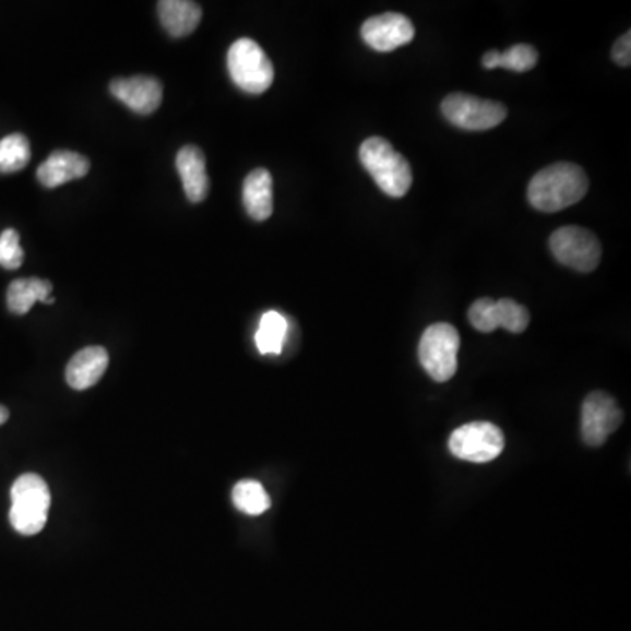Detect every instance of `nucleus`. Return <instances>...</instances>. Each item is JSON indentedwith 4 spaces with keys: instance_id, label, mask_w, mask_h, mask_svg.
<instances>
[{
    "instance_id": "obj_1",
    "label": "nucleus",
    "mask_w": 631,
    "mask_h": 631,
    "mask_svg": "<svg viewBox=\"0 0 631 631\" xmlns=\"http://www.w3.org/2000/svg\"><path fill=\"white\" fill-rule=\"evenodd\" d=\"M590 181L579 165L556 162L538 170L528 184V201L543 213H558L586 197Z\"/></svg>"
},
{
    "instance_id": "obj_2",
    "label": "nucleus",
    "mask_w": 631,
    "mask_h": 631,
    "mask_svg": "<svg viewBox=\"0 0 631 631\" xmlns=\"http://www.w3.org/2000/svg\"><path fill=\"white\" fill-rule=\"evenodd\" d=\"M360 160L386 195L401 199L409 192L413 184L409 162L386 139H367L360 147Z\"/></svg>"
},
{
    "instance_id": "obj_3",
    "label": "nucleus",
    "mask_w": 631,
    "mask_h": 631,
    "mask_svg": "<svg viewBox=\"0 0 631 631\" xmlns=\"http://www.w3.org/2000/svg\"><path fill=\"white\" fill-rule=\"evenodd\" d=\"M49 503L46 480L37 474H23L11 488V525L22 535L39 534L48 521Z\"/></svg>"
},
{
    "instance_id": "obj_4",
    "label": "nucleus",
    "mask_w": 631,
    "mask_h": 631,
    "mask_svg": "<svg viewBox=\"0 0 631 631\" xmlns=\"http://www.w3.org/2000/svg\"><path fill=\"white\" fill-rule=\"evenodd\" d=\"M227 68L230 78L242 92L260 95L274 83V66L262 46L242 37L228 49Z\"/></svg>"
},
{
    "instance_id": "obj_5",
    "label": "nucleus",
    "mask_w": 631,
    "mask_h": 631,
    "mask_svg": "<svg viewBox=\"0 0 631 631\" xmlns=\"http://www.w3.org/2000/svg\"><path fill=\"white\" fill-rule=\"evenodd\" d=\"M460 334L450 323H436L422 332L419 361L437 383H445L459 370Z\"/></svg>"
},
{
    "instance_id": "obj_6",
    "label": "nucleus",
    "mask_w": 631,
    "mask_h": 631,
    "mask_svg": "<svg viewBox=\"0 0 631 631\" xmlns=\"http://www.w3.org/2000/svg\"><path fill=\"white\" fill-rule=\"evenodd\" d=\"M549 248L555 259L574 271H595L600 265L602 246L593 231L583 227H561L552 231Z\"/></svg>"
},
{
    "instance_id": "obj_7",
    "label": "nucleus",
    "mask_w": 631,
    "mask_h": 631,
    "mask_svg": "<svg viewBox=\"0 0 631 631\" xmlns=\"http://www.w3.org/2000/svg\"><path fill=\"white\" fill-rule=\"evenodd\" d=\"M440 109L450 123L459 129L471 130V132L495 129L508 116V109L503 104L488 100V98L474 97V95L459 94V92L448 95Z\"/></svg>"
},
{
    "instance_id": "obj_8",
    "label": "nucleus",
    "mask_w": 631,
    "mask_h": 631,
    "mask_svg": "<svg viewBox=\"0 0 631 631\" xmlns=\"http://www.w3.org/2000/svg\"><path fill=\"white\" fill-rule=\"evenodd\" d=\"M505 437L502 430L488 421L463 425L453 431L450 451L454 459L463 462L488 463L502 454Z\"/></svg>"
},
{
    "instance_id": "obj_9",
    "label": "nucleus",
    "mask_w": 631,
    "mask_h": 631,
    "mask_svg": "<svg viewBox=\"0 0 631 631\" xmlns=\"http://www.w3.org/2000/svg\"><path fill=\"white\" fill-rule=\"evenodd\" d=\"M622 413L612 396L604 392H593L586 396L581 413V436L592 448H598L618 430Z\"/></svg>"
},
{
    "instance_id": "obj_10",
    "label": "nucleus",
    "mask_w": 631,
    "mask_h": 631,
    "mask_svg": "<svg viewBox=\"0 0 631 631\" xmlns=\"http://www.w3.org/2000/svg\"><path fill=\"white\" fill-rule=\"evenodd\" d=\"M416 28L407 16L401 13H384L367 20L361 27V37L369 48L379 53H390L409 45Z\"/></svg>"
},
{
    "instance_id": "obj_11",
    "label": "nucleus",
    "mask_w": 631,
    "mask_h": 631,
    "mask_svg": "<svg viewBox=\"0 0 631 631\" xmlns=\"http://www.w3.org/2000/svg\"><path fill=\"white\" fill-rule=\"evenodd\" d=\"M112 97L118 98L130 111L138 115H152L160 107L164 86L160 81L150 76L116 78L109 85Z\"/></svg>"
},
{
    "instance_id": "obj_12",
    "label": "nucleus",
    "mask_w": 631,
    "mask_h": 631,
    "mask_svg": "<svg viewBox=\"0 0 631 631\" xmlns=\"http://www.w3.org/2000/svg\"><path fill=\"white\" fill-rule=\"evenodd\" d=\"M90 170V160L80 153L58 150L51 153L37 169V179L45 188H58L74 179L85 178Z\"/></svg>"
},
{
    "instance_id": "obj_13",
    "label": "nucleus",
    "mask_w": 631,
    "mask_h": 631,
    "mask_svg": "<svg viewBox=\"0 0 631 631\" xmlns=\"http://www.w3.org/2000/svg\"><path fill=\"white\" fill-rule=\"evenodd\" d=\"M176 167L188 201L193 204L205 201V197L210 193V176L205 169V156L201 147H181L176 156Z\"/></svg>"
},
{
    "instance_id": "obj_14",
    "label": "nucleus",
    "mask_w": 631,
    "mask_h": 631,
    "mask_svg": "<svg viewBox=\"0 0 631 631\" xmlns=\"http://www.w3.org/2000/svg\"><path fill=\"white\" fill-rule=\"evenodd\" d=\"M109 365V355L100 346H90L72 356L66 370L69 386L74 390H88L103 379Z\"/></svg>"
},
{
    "instance_id": "obj_15",
    "label": "nucleus",
    "mask_w": 631,
    "mask_h": 631,
    "mask_svg": "<svg viewBox=\"0 0 631 631\" xmlns=\"http://www.w3.org/2000/svg\"><path fill=\"white\" fill-rule=\"evenodd\" d=\"M242 201L254 222L271 218L274 213V197H272V176L267 169H254L248 174L242 187Z\"/></svg>"
},
{
    "instance_id": "obj_16",
    "label": "nucleus",
    "mask_w": 631,
    "mask_h": 631,
    "mask_svg": "<svg viewBox=\"0 0 631 631\" xmlns=\"http://www.w3.org/2000/svg\"><path fill=\"white\" fill-rule=\"evenodd\" d=\"M158 16L170 37H187L202 20V8L190 0H162Z\"/></svg>"
},
{
    "instance_id": "obj_17",
    "label": "nucleus",
    "mask_w": 631,
    "mask_h": 631,
    "mask_svg": "<svg viewBox=\"0 0 631 631\" xmlns=\"http://www.w3.org/2000/svg\"><path fill=\"white\" fill-rule=\"evenodd\" d=\"M53 285L39 277L16 279L8 288V309L13 314H27L36 302L53 303Z\"/></svg>"
},
{
    "instance_id": "obj_18",
    "label": "nucleus",
    "mask_w": 631,
    "mask_h": 631,
    "mask_svg": "<svg viewBox=\"0 0 631 631\" xmlns=\"http://www.w3.org/2000/svg\"><path fill=\"white\" fill-rule=\"evenodd\" d=\"M538 53L534 46L516 45L508 51H497L491 49L483 57V68L485 69H509L514 72H528L537 66Z\"/></svg>"
},
{
    "instance_id": "obj_19",
    "label": "nucleus",
    "mask_w": 631,
    "mask_h": 631,
    "mask_svg": "<svg viewBox=\"0 0 631 631\" xmlns=\"http://www.w3.org/2000/svg\"><path fill=\"white\" fill-rule=\"evenodd\" d=\"M286 335H288V321L285 316L269 311L260 320L254 343L262 355H279L285 346Z\"/></svg>"
},
{
    "instance_id": "obj_20",
    "label": "nucleus",
    "mask_w": 631,
    "mask_h": 631,
    "mask_svg": "<svg viewBox=\"0 0 631 631\" xmlns=\"http://www.w3.org/2000/svg\"><path fill=\"white\" fill-rule=\"evenodd\" d=\"M234 505L248 516H260L271 509L272 502L267 491L257 480H240L231 491Z\"/></svg>"
},
{
    "instance_id": "obj_21",
    "label": "nucleus",
    "mask_w": 631,
    "mask_h": 631,
    "mask_svg": "<svg viewBox=\"0 0 631 631\" xmlns=\"http://www.w3.org/2000/svg\"><path fill=\"white\" fill-rule=\"evenodd\" d=\"M31 162V143L23 134H10L0 141V172L25 169Z\"/></svg>"
},
{
    "instance_id": "obj_22",
    "label": "nucleus",
    "mask_w": 631,
    "mask_h": 631,
    "mask_svg": "<svg viewBox=\"0 0 631 631\" xmlns=\"http://www.w3.org/2000/svg\"><path fill=\"white\" fill-rule=\"evenodd\" d=\"M495 309H497L498 326L511 332V334H521L525 332L529 325V312L526 307L520 306L511 298H502V300H495Z\"/></svg>"
},
{
    "instance_id": "obj_23",
    "label": "nucleus",
    "mask_w": 631,
    "mask_h": 631,
    "mask_svg": "<svg viewBox=\"0 0 631 631\" xmlns=\"http://www.w3.org/2000/svg\"><path fill=\"white\" fill-rule=\"evenodd\" d=\"M468 321H471V325L477 332H483V334L495 332L498 329L495 300H491V298H479V300L472 303L471 309H468Z\"/></svg>"
},
{
    "instance_id": "obj_24",
    "label": "nucleus",
    "mask_w": 631,
    "mask_h": 631,
    "mask_svg": "<svg viewBox=\"0 0 631 631\" xmlns=\"http://www.w3.org/2000/svg\"><path fill=\"white\" fill-rule=\"evenodd\" d=\"M23 259H25V253L20 246L19 231L14 228L2 231L0 234V265L8 271H14V269L22 267Z\"/></svg>"
},
{
    "instance_id": "obj_25",
    "label": "nucleus",
    "mask_w": 631,
    "mask_h": 631,
    "mask_svg": "<svg viewBox=\"0 0 631 631\" xmlns=\"http://www.w3.org/2000/svg\"><path fill=\"white\" fill-rule=\"evenodd\" d=\"M631 34L627 32L624 36L619 37L618 43L614 45L612 58L614 62L621 66V68H630L631 62Z\"/></svg>"
},
{
    "instance_id": "obj_26",
    "label": "nucleus",
    "mask_w": 631,
    "mask_h": 631,
    "mask_svg": "<svg viewBox=\"0 0 631 631\" xmlns=\"http://www.w3.org/2000/svg\"><path fill=\"white\" fill-rule=\"evenodd\" d=\"M10 419V410L5 409L4 405H0V425H4Z\"/></svg>"
}]
</instances>
